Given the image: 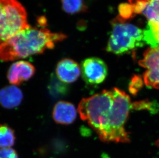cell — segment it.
Segmentation results:
<instances>
[{
  "instance_id": "1",
  "label": "cell",
  "mask_w": 159,
  "mask_h": 158,
  "mask_svg": "<svg viewBox=\"0 0 159 158\" xmlns=\"http://www.w3.org/2000/svg\"><path fill=\"white\" fill-rule=\"evenodd\" d=\"M131 109L129 95L113 88L83 98L78 112L102 142L127 143L130 140L125 126Z\"/></svg>"
},
{
  "instance_id": "2",
  "label": "cell",
  "mask_w": 159,
  "mask_h": 158,
  "mask_svg": "<svg viewBox=\"0 0 159 158\" xmlns=\"http://www.w3.org/2000/svg\"><path fill=\"white\" fill-rule=\"evenodd\" d=\"M66 37L62 33L30 26L0 45V60L13 61L42 54L47 49H53L56 44Z\"/></svg>"
},
{
  "instance_id": "3",
  "label": "cell",
  "mask_w": 159,
  "mask_h": 158,
  "mask_svg": "<svg viewBox=\"0 0 159 158\" xmlns=\"http://www.w3.org/2000/svg\"><path fill=\"white\" fill-rule=\"evenodd\" d=\"M112 31L107 46V51L121 55L135 50L146 44L144 30L119 16L111 22Z\"/></svg>"
},
{
  "instance_id": "4",
  "label": "cell",
  "mask_w": 159,
  "mask_h": 158,
  "mask_svg": "<svg viewBox=\"0 0 159 158\" xmlns=\"http://www.w3.org/2000/svg\"><path fill=\"white\" fill-rule=\"evenodd\" d=\"M30 26L26 11L18 0H0V45Z\"/></svg>"
},
{
  "instance_id": "5",
  "label": "cell",
  "mask_w": 159,
  "mask_h": 158,
  "mask_svg": "<svg viewBox=\"0 0 159 158\" xmlns=\"http://www.w3.org/2000/svg\"><path fill=\"white\" fill-rule=\"evenodd\" d=\"M139 63L146 69L143 76L145 85L159 89V45L148 48Z\"/></svg>"
},
{
  "instance_id": "6",
  "label": "cell",
  "mask_w": 159,
  "mask_h": 158,
  "mask_svg": "<svg viewBox=\"0 0 159 158\" xmlns=\"http://www.w3.org/2000/svg\"><path fill=\"white\" fill-rule=\"evenodd\" d=\"M80 68L83 79L89 84L102 83L108 75V68L105 62L96 57H91L83 60Z\"/></svg>"
},
{
  "instance_id": "7",
  "label": "cell",
  "mask_w": 159,
  "mask_h": 158,
  "mask_svg": "<svg viewBox=\"0 0 159 158\" xmlns=\"http://www.w3.org/2000/svg\"><path fill=\"white\" fill-rule=\"evenodd\" d=\"M36 72L34 66L26 61H19L11 65L7 77L10 83L20 85L34 76Z\"/></svg>"
},
{
  "instance_id": "8",
  "label": "cell",
  "mask_w": 159,
  "mask_h": 158,
  "mask_svg": "<svg viewBox=\"0 0 159 158\" xmlns=\"http://www.w3.org/2000/svg\"><path fill=\"white\" fill-rule=\"evenodd\" d=\"M141 14L147 19V29L159 45V0H144Z\"/></svg>"
},
{
  "instance_id": "9",
  "label": "cell",
  "mask_w": 159,
  "mask_h": 158,
  "mask_svg": "<svg viewBox=\"0 0 159 158\" xmlns=\"http://www.w3.org/2000/svg\"><path fill=\"white\" fill-rule=\"evenodd\" d=\"M56 73L58 79L63 83H72L80 77L81 68L80 65L74 60L65 58L57 64Z\"/></svg>"
},
{
  "instance_id": "10",
  "label": "cell",
  "mask_w": 159,
  "mask_h": 158,
  "mask_svg": "<svg viewBox=\"0 0 159 158\" xmlns=\"http://www.w3.org/2000/svg\"><path fill=\"white\" fill-rule=\"evenodd\" d=\"M77 116V111L72 103L65 101L56 103L53 111V118L56 123L70 125L74 122Z\"/></svg>"
},
{
  "instance_id": "11",
  "label": "cell",
  "mask_w": 159,
  "mask_h": 158,
  "mask_svg": "<svg viewBox=\"0 0 159 158\" xmlns=\"http://www.w3.org/2000/svg\"><path fill=\"white\" fill-rule=\"evenodd\" d=\"M23 99L22 91L16 85H9L0 90V105L6 109L19 106Z\"/></svg>"
},
{
  "instance_id": "12",
  "label": "cell",
  "mask_w": 159,
  "mask_h": 158,
  "mask_svg": "<svg viewBox=\"0 0 159 158\" xmlns=\"http://www.w3.org/2000/svg\"><path fill=\"white\" fill-rule=\"evenodd\" d=\"M16 141L15 131L6 124L0 125V148H11Z\"/></svg>"
},
{
  "instance_id": "13",
  "label": "cell",
  "mask_w": 159,
  "mask_h": 158,
  "mask_svg": "<svg viewBox=\"0 0 159 158\" xmlns=\"http://www.w3.org/2000/svg\"><path fill=\"white\" fill-rule=\"evenodd\" d=\"M62 8L66 14H79L86 11L87 7L84 0H61Z\"/></svg>"
},
{
  "instance_id": "14",
  "label": "cell",
  "mask_w": 159,
  "mask_h": 158,
  "mask_svg": "<svg viewBox=\"0 0 159 158\" xmlns=\"http://www.w3.org/2000/svg\"><path fill=\"white\" fill-rule=\"evenodd\" d=\"M119 17L124 21H127L135 15L132 6L129 3L120 4L119 6Z\"/></svg>"
},
{
  "instance_id": "15",
  "label": "cell",
  "mask_w": 159,
  "mask_h": 158,
  "mask_svg": "<svg viewBox=\"0 0 159 158\" xmlns=\"http://www.w3.org/2000/svg\"><path fill=\"white\" fill-rule=\"evenodd\" d=\"M143 83V81L140 77L138 76L134 77L131 81L129 86V90L131 93L135 94L139 90L140 88L142 87Z\"/></svg>"
},
{
  "instance_id": "16",
  "label": "cell",
  "mask_w": 159,
  "mask_h": 158,
  "mask_svg": "<svg viewBox=\"0 0 159 158\" xmlns=\"http://www.w3.org/2000/svg\"><path fill=\"white\" fill-rule=\"evenodd\" d=\"M54 81V80H53ZM54 83L55 84H53V83L52 84L51 87L52 88H51V92L53 94H57L58 95L59 94H65L66 91H67V88H66V86L64 85L63 82H59V81H55L54 82Z\"/></svg>"
},
{
  "instance_id": "17",
  "label": "cell",
  "mask_w": 159,
  "mask_h": 158,
  "mask_svg": "<svg viewBox=\"0 0 159 158\" xmlns=\"http://www.w3.org/2000/svg\"><path fill=\"white\" fill-rule=\"evenodd\" d=\"M0 158H19L17 151L12 148H0Z\"/></svg>"
},
{
  "instance_id": "18",
  "label": "cell",
  "mask_w": 159,
  "mask_h": 158,
  "mask_svg": "<svg viewBox=\"0 0 159 158\" xmlns=\"http://www.w3.org/2000/svg\"><path fill=\"white\" fill-rule=\"evenodd\" d=\"M156 144L157 146L159 147V140H158V141H157L156 142Z\"/></svg>"
}]
</instances>
